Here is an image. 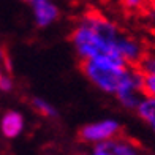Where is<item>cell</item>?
Returning <instances> with one entry per match:
<instances>
[{
	"instance_id": "obj_1",
	"label": "cell",
	"mask_w": 155,
	"mask_h": 155,
	"mask_svg": "<svg viewBox=\"0 0 155 155\" xmlns=\"http://www.w3.org/2000/svg\"><path fill=\"white\" fill-rule=\"evenodd\" d=\"M70 40L74 43L76 49L79 51L81 55H84V57H95V55H100V54H106V55H111V57L122 59L114 45L106 43V41L98 37L90 27L84 25V24L73 30V33L70 35Z\"/></svg>"
},
{
	"instance_id": "obj_2",
	"label": "cell",
	"mask_w": 155,
	"mask_h": 155,
	"mask_svg": "<svg viewBox=\"0 0 155 155\" xmlns=\"http://www.w3.org/2000/svg\"><path fill=\"white\" fill-rule=\"evenodd\" d=\"M82 22H84V25L90 27V29H92L100 38H103L106 43L114 45V46H116V40L119 38V35L122 33V30L119 29L112 21H109L106 16H103L101 13L95 8H89L84 13Z\"/></svg>"
},
{
	"instance_id": "obj_3",
	"label": "cell",
	"mask_w": 155,
	"mask_h": 155,
	"mask_svg": "<svg viewBox=\"0 0 155 155\" xmlns=\"http://www.w3.org/2000/svg\"><path fill=\"white\" fill-rule=\"evenodd\" d=\"M116 48L127 65L136 67L147 51V43H144L143 40L136 37H131V35H125L122 32L116 40Z\"/></svg>"
},
{
	"instance_id": "obj_4",
	"label": "cell",
	"mask_w": 155,
	"mask_h": 155,
	"mask_svg": "<svg viewBox=\"0 0 155 155\" xmlns=\"http://www.w3.org/2000/svg\"><path fill=\"white\" fill-rule=\"evenodd\" d=\"M122 127L114 120H103L98 124L87 125L79 130L78 138L81 141H108L120 135Z\"/></svg>"
},
{
	"instance_id": "obj_5",
	"label": "cell",
	"mask_w": 155,
	"mask_h": 155,
	"mask_svg": "<svg viewBox=\"0 0 155 155\" xmlns=\"http://www.w3.org/2000/svg\"><path fill=\"white\" fill-rule=\"evenodd\" d=\"M32 3H33V10H35L37 24L40 27H46L48 24H51L52 21L57 19L59 10L49 0H32Z\"/></svg>"
},
{
	"instance_id": "obj_6",
	"label": "cell",
	"mask_w": 155,
	"mask_h": 155,
	"mask_svg": "<svg viewBox=\"0 0 155 155\" xmlns=\"http://www.w3.org/2000/svg\"><path fill=\"white\" fill-rule=\"evenodd\" d=\"M109 146L114 155H143L141 147L136 141L120 136V135L109 139Z\"/></svg>"
},
{
	"instance_id": "obj_7",
	"label": "cell",
	"mask_w": 155,
	"mask_h": 155,
	"mask_svg": "<svg viewBox=\"0 0 155 155\" xmlns=\"http://www.w3.org/2000/svg\"><path fill=\"white\" fill-rule=\"evenodd\" d=\"M22 125H24L22 116L19 112H15V111L6 112L2 119V131L6 138L18 136L21 133V130H22Z\"/></svg>"
},
{
	"instance_id": "obj_8",
	"label": "cell",
	"mask_w": 155,
	"mask_h": 155,
	"mask_svg": "<svg viewBox=\"0 0 155 155\" xmlns=\"http://www.w3.org/2000/svg\"><path fill=\"white\" fill-rule=\"evenodd\" d=\"M138 116L152 128L155 133V98L153 97H143L136 108Z\"/></svg>"
},
{
	"instance_id": "obj_9",
	"label": "cell",
	"mask_w": 155,
	"mask_h": 155,
	"mask_svg": "<svg viewBox=\"0 0 155 155\" xmlns=\"http://www.w3.org/2000/svg\"><path fill=\"white\" fill-rule=\"evenodd\" d=\"M147 3L149 0H119V5L127 15H141Z\"/></svg>"
},
{
	"instance_id": "obj_10",
	"label": "cell",
	"mask_w": 155,
	"mask_h": 155,
	"mask_svg": "<svg viewBox=\"0 0 155 155\" xmlns=\"http://www.w3.org/2000/svg\"><path fill=\"white\" fill-rule=\"evenodd\" d=\"M144 19L146 29L152 33V37L155 38V0H149V3L146 5L144 11L139 15Z\"/></svg>"
},
{
	"instance_id": "obj_11",
	"label": "cell",
	"mask_w": 155,
	"mask_h": 155,
	"mask_svg": "<svg viewBox=\"0 0 155 155\" xmlns=\"http://www.w3.org/2000/svg\"><path fill=\"white\" fill-rule=\"evenodd\" d=\"M141 90H143V95L155 98V74L143 73V87H141Z\"/></svg>"
},
{
	"instance_id": "obj_12",
	"label": "cell",
	"mask_w": 155,
	"mask_h": 155,
	"mask_svg": "<svg viewBox=\"0 0 155 155\" xmlns=\"http://www.w3.org/2000/svg\"><path fill=\"white\" fill-rule=\"evenodd\" d=\"M32 104H33L35 111L40 112L41 116H45V117L55 116V111H54V108L51 106V104H48L46 101L40 100V98H33V100H32Z\"/></svg>"
},
{
	"instance_id": "obj_13",
	"label": "cell",
	"mask_w": 155,
	"mask_h": 155,
	"mask_svg": "<svg viewBox=\"0 0 155 155\" xmlns=\"http://www.w3.org/2000/svg\"><path fill=\"white\" fill-rule=\"evenodd\" d=\"M94 155H114L112 150H111V146H109V139L108 141H101L100 144H97Z\"/></svg>"
},
{
	"instance_id": "obj_14",
	"label": "cell",
	"mask_w": 155,
	"mask_h": 155,
	"mask_svg": "<svg viewBox=\"0 0 155 155\" xmlns=\"http://www.w3.org/2000/svg\"><path fill=\"white\" fill-rule=\"evenodd\" d=\"M0 89L2 90H10L11 89V81L8 78H2V79H0Z\"/></svg>"
},
{
	"instance_id": "obj_15",
	"label": "cell",
	"mask_w": 155,
	"mask_h": 155,
	"mask_svg": "<svg viewBox=\"0 0 155 155\" xmlns=\"http://www.w3.org/2000/svg\"><path fill=\"white\" fill-rule=\"evenodd\" d=\"M0 79H2V73H0Z\"/></svg>"
},
{
	"instance_id": "obj_16",
	"label": "cell",
	"mask_w": 155,
	"mask_h": 155,
	"mask_svg": "<svg viewBox=\"0 0 155 155\" xmlns=\"http://www.w3.org/2000/svg\"><path fill=\"white\" fill-rule=\"evenodd\" d=\"M25 2H32V0H25Z\"/></svg>"
},
{
	"instance_id": "obj_17",
	"label": "cell",
	"mask_w": 155,
	"mask_h": 155,
	"mask_svg": "<svg viewBox=\"0 0 155 155\" xmlns=\"http://www.w3.org/2000/svg\"><path fill=\"white\" fill-rule=\"evenodd\" d=\"M0 55H2V51H0Z\"/></svg>"
}]
</instances>
